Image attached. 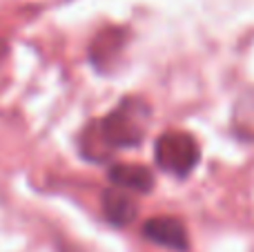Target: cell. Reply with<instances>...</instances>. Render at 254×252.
Listing matches in <instances>:
<instances>
[{
    "label": "cell",
    "mask_w": 254,
    "mask_h": 252,
    "mask_svg": "<svg viewBox=\"0 0 254 252\" xmlns=\"http://www.w3.org/2000/svg\"><path fill=\"white\" fill-rule=\"evenodd\" d=\"M201 159V147L196 138L188 132L172 129L156 138L154 143V161L163 172L176 179H185L194 172Z\"/></svg>",
    "instance_id": "7a4b0ae2"
},
{
    "label": "cell",
    "mask_w": 254,
    "mask_h": 252,
    "mask_svg": "<svg viewBox=\"0 0 254 252\" xmlns=\"http://www.w3.org/2000/svg\"><path fill=\"white\" fill-rule=\"evenodd\" d=\"M127 43V31L123 27H105L94 36L89 45V61L98 71H112L116 61L123 54Z\"/></svg>",
    "instance_id": "277c9868"
},
{
    "label": "cell",
    "mask_w": 254,
    "mask_h": 252,
    "mask_svg": "<svg viewBox=\"0 0 254 252\" xmlns=\"http://www.w3.org/2000/svg\"><path fill=\"white\" fill-rule=\"evenodd\" d=\"M78 150L92 163H107L114 154V150L107 145V141L103 138L101 129H98V121H92L83 127V132L78 136Z\"/></svg>",
    "instance_id": "52a82bcc"
},
{
    "label": "cell",
    "mask_w": 254,
    "mask_h": 252,
    "mask_svg": "<svg viewBox=\"0 0 254 252\" xmlns=\"http://www.w3.org/2000/svg\"><path fill=\"white\" fill-rule=\"evenodd\" d=\"M112 186L121 188V190L134 192V194H147L154 190V174L145 165L136 163H114L107 172Z\"/></svg>",
    "instance_id": "8992f818"
},
{
    "label": "cell",
    "mask_w": 254,
    "mask_h": 252,
    "mask_svg": "<svg viewBox=\"0 0 254 252\" xmlns=\"http://www.w3.org/2000/svg\"><path fill=\"white\" fill-rule=\"evenodd\" d=\"M103 217L116 228H125L138 217V203L131 199V194L121 188H107L101 194Z\"/></svg>",
    "instance_id": "5b68a950"
},
{
    "label": "cell",
    "mask_w": 254,
    "mask_h": 252,
    "mask_svg": "<svg viewBox=\"0 0 254 252\" xmlns=\"http://www.w3.org/2000/svg\"><path fill=\"white\" fill-rule=\"evenodd\" d=\"M143 237L152 244L170 248L174 252H185L190 248V237L183 221L176 217H170V214H165V217L158 214V217L147 219L143 223Z\"/></svg>",
    "instance_id": "3957f363"
},
{
    "label": "cell",
    "mask_w": 254,
    "mask_h": 252,
    "mask_svg": "<svg viewBox=\"0 0 254 252\" xmlns=\"http://www.w3.org/2000/svg\"><path fill=\"white\" fill-rule=\"evenodd\" d=\"M149 107L143 98H123L110 114L98 119V129L112 150L138 147L145 138Z\"/></svg>",
    "instance_id": "6da1fadb"
}]
</instances>
